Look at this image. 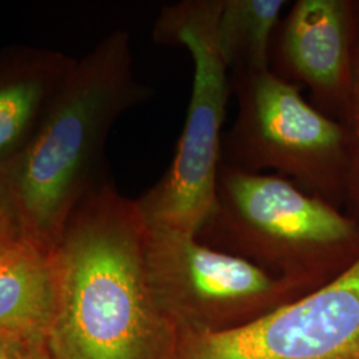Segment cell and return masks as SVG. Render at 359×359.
<instances>
[{"mask_svg":"<svg viewBox=\"0 0 359 359\" xmlns=\"http://www.w3.org/2000/svg\"><path fill=\"white\" fill-rule=\"evenodd\" d=\"M137 200L105 177L75 206L55 246L59 295L50 359H173L175 323L154 297Z\"/></svg>","mask_w":359,"mask_h":359,"instance_id":"1","label":"cell"},{"mask_svg":"<svg viewBox=\"0 0 359 359\" xmlns=\"http://www.w3.org/2000/svg\"><path fill=\"white\" fill-rule=\"evenodd\" d=\"M151 96L135 75L124 29L104 36L77 60L36 136L3 175L29 240L55 249L75 206L107 177L104 151L114 124Z\"/></svg>","mask_w":359,"mask_h":359,"instance_id":"2","label":"cell"},{"mask_svg":"<svg viewBox=\"0 0 359 359\" xmlns=\"http://www.w3.org/2000/svg\"><path fill=\"white\" fill-rule=\"evenodd\" d=\"M197 238L243 257L306 293L359 256V225L292 180L221 163L216 200Z\"/></svg>","mask_w":359,"mask_h":359,"instance_id":"3","label":"cell"},{"mask_svg":"<svg viewBox=\"0 0 359 359\" xmlns=\"http://www.w3.org/2000/svg\"><path fill=\"white\" fill-rule=\"evenodd\" d=\"M221 8L222 0H181L164 6L154 22V43L191 53L193 86L173 160L137 198L151 228L197 236L215 205L222 126L231 95V72L218 43Z\"/></svg>","mask_w":359,"mask_h":359,"instance_id":"4","label":"cell"},{"mask_svg":"<svg viewBox=\"0 0 359 359\" xmlns=\"http://www.w3.org/2000/svg\"><path fill=\"white\" fill-rule=\"evenodd\" d=\"M231 86L238 114L222 136V164L252 173L274 170L330 204L347 196V128L270 69L231 74Z\"/></svg>","mask_w":359,"mask_h":359,"instance_id":"5","label":"cell"},{"mask_svg":"<svg viewBox=\"0 0 359 359\" xmlns=\"http://www.w3.org/2000/svg\"><path fill=\"white\" fill-rule=\"evenodd\" d=\"M145 264L154 297L179 334L231 332L308 294L185 231L147 225Z\"/></svg>","mask_w":359,"mask_h":359,"instance_id":"6","label":"cell"},{"mask_svg":"<svg viewBox=\"0 0 359 359\" xmlns=\"http://www.w3.org/2000/svg\"><path fill=\"white\" fill-rule=\"evenodd\" d=\"M173 359H359V256L321 287L240 329L179 334Z\"/></svg>","mask_w":359,"mask_h":359,"instance_id":"7","label":"cell"},{"mask_svg":"<svg viewBox=\"0 0 359 359\" xmlns=\"http://www.w3.org/2000/svg\"><path fill=\"white\" fill-rule=\"evenodd\" d=\"M354 10L346 0H297L271 40L270 71L309 88L313 105L325 115H347L358 28Z\"/></svg>","mask_w":359,"mask_h":359,"instance_id":"8","label":"cell"},{"mask_svg":"<svg viewBox=\"0 0 359 359\" xmlns=\"http://www.w3.org/2000/svg\"><path fill=\"white\" fill-rule=\"evenodd\" d=\"M76 62L48 48L0 50V175L26 152Z\"/></svg>","mask_w":359,"mask_h":359,"instance_id":"9","label":"cell"},{"mask_svg":"<svg viewBox=\"0 0 359 359\" xmlns=\"http://www.w3.org/2000/svg\"><path fill=\"white\" fill-rule=\"evenodd\" d=\"M57 295L53 249L27 238L0 253V337L47 347Z\"/></svg>","mask_w":359,"mask_h":359,"instance_id":"10","label":"cell"},{"mask_svg":"<svg viewBox=\"0 0 359 359\" xmlns=\"http://www.w3.org/2000/svg\"><path fill=\"white\" fill-rule=\"evenodd\" d=\"M286 4V0H222L218 43L231 74L270 69V46Z\"/></svg>","mask_w":359,"mask_h":359,"instance_id":"11","label":"cell"},{"mask_svg":"<svg viewBox=\"0 0 359 359\" xmlns=\"http://www.w3.org/2000/svg\"><path fill=\"white\" fill-rule=\"evenodd\" d=\"M346 118L347 130L350 137V170L347 198L350 200L353 208L359 210V18L354 50L353 83Z\"/></svg>","mask_w":359,"mask_h":359,"instance_id":"12","label":"cell"},{"mask_svg":"<svg viewBox=\"0 0 359 359\" xmlns=\"http://www.w3.org/2000/svg\"><path fill=\"white\" fill-rule=\"evenodd\" d=\"M27 238L20 209L7 180L0 175V253Z\"/></svg>","mask_w":359,"mask_h":359,"instance_id":"13","label":"cell"},{"mask_svg":"<svg viewBox=\"0 0 359 359\" xmlns=\"http://www.w3.org/2000/svg\"><path fill=\"white\" fill-rule=\"evenodd\" d=\"M0 359H50L47 347L0 337Z\"/></svg>","mask_w":359,"mask_h":359,"instance_id":"14","label":"cell"}]
</instances>
